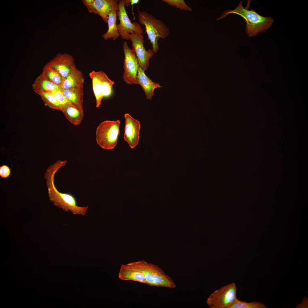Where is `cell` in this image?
<instances>
[{
    "instance_id": "cell-1",
    "label": "cell",
    "mask_w": 308,
    "mask_h": 308,
    "mask_svg": "<svg viewBox=\"0 0 308 308\" xmlns=\"http://www.w3.org/2000/svg\"><path fill=\"white\" fill-rule=\"evenodd\" d=\"M65 160H57L48 167L44 173L49 200L56 206L66 212H71L75 215H84L88 206L82 207L78 206L75 197L72 194L61 193L55 187V175L58 170L67 164Z\"/></svg>"
},
{
    "instance_id": "cell-2",
    "label": "cell",
    "mask_w": 308,
    "mask_h": 308,
    "mask_svg": "<svg viewBox=\"0 0 308 308\" xmlns=\"http://www.w3.org/2000/svg\"><path fill=\"white\" fill-rule=\"evenodd\" d=\"M230 13H234L241 16L246 21V32L249 37L255 36L260 33H264L272 25L274 21L271 17L261 16L252 9L248 10L244 8L242 1L233 10L225 11L217 19H222Z\"/></svg>"
},
{
    "instance_id": "cell-3",
    "label": "cell",
    "mask_w": 308,
    "mask_h": 308,
    "mask_svg": "<svg viewBox=\"0 0 308 308\" xmlns=\"http://www.w3.org/2000/svg\"><path fill=\"white\" fill-rule=\"evenodd\" d=\"M144 275L146 284L149 285L174 289L176 285L171 278L157 265L144 260L129 263Z\"/></svg>"
},
{
    "instance_id": "cell-4",
    "label": "cell",
    "mask_w": 308,
    "mask_h": 308,
    "mask_svg": "<svg viewBox=\"0 0 308 308\" xmlns=\"http://www.w3.org/2000/svg\"><path fill=\"white\" fill-rule=\"evenodd\" d=\"M138 16L139 23L145 27V31L152 45V50L155 53L159 50V39L168 36L169 29L163 21L157 19L153 15L145 11L139 12Z\"/></svg>"
},
{
    "instance_id": "cell-5",
    "label": "cell",
    "mask_w": 308,
    "mask_h": 308,
    "mask_svg": "<svg viewBox=\"0 0 308 308\" xmlns=\"http://www.w3.org/2000/svg\"><path fill=\"white\" fill-rule=\"evenodd\" d=\"M120 121L106 120L101 123L96 131V141L102 148L111 149L114 148L117 143L120 133Z\"/></svg>"
},
{
    "instance_id": "cell-6",
    "label": "cell",
    "mask_w": 308,
    "mask_h": 308,
    "mask_svg": "<svg viewBox=\"0 0 308 308\" xmlns=\"http://www.w3.org/2000/svg\"><path fill=\"white\" fill-rule=\"evenodd\" d=\"M236 284L232 282L221 287L212 293L206 303L211 308H230L238 299Z\"/></svg>"
},
{
    "instance_id": "cell-7",
    "label": "cell",
    "mask_w": 308,
    "mask_h": 308,
    "mask_svg": "<svg viewBox=\"0 0 308 308\" xmlns=\"http://www.w3.org/2000/svg\"><path fill=\"white\" fill-rule=\"evenodd\" d=\"M123 48L124 55L123 80L128 84H138L137 76L139 65L135 52L129 47L126 41L123 42Z\"/></svg>"
},
{
    "instance_id": "cell-8",
    "label": "cell",
    "mask_w": 308,
    "mask_h": 308,
    "mask_svg": "<svg viewBox=\"0 0 308 308\" xmlns=\"http://www.w3.org/2000/svg\"><path fill=\"white\" fill-rule=\"evenodd\" d=\"M124 4V0L118 1V9L117 16L119 23L117 25L119 33L121 38L124 39L130 40L129 34L131 33L142 35L143 30L141 26L138 23L133 21L132 23L127 14Z\"/></svg>"
},
{
    "instance_id": "cell-9",
    "label": "cell",
    "mask_w": 308,
    "mask_h": 308,
    "mask_svg": "<svg viewBox=\"0 0 308 308\" xmlns=\"http://www.w3.org/2000/svg\"><path fill=\"white\" fill-rule=\"evenodd\" d=\"M82 2L89 13L99 15L106 23L110 12L118 9L117 0H82Z\"/></svg>"
},
{
    "instance_id": "cell-10",
    "label": "cell",
    "mask_w": 308,
    "mask_h": 308,
    "mask_svg": "<svg viewBox=\"0 0 308 308\" xmlns=\"http://www.w3.org/2000/svg\"><path fill=\"white\" fill-rule=\"evenodd\" d=\"M129 36L139 66L144 71L147 70L149 67V60L153 57L154 53L153 51L151 49L146 50L144 46V37L142 35L132 32Z\"/></svg>"
},
{
    "instance_id": "cell-11",
    "label": "cell",
    "mask_w": 308,
    "mask_h": 308,
    "mask_svg": "<svg viewBox=\"0 0 308 308\" xmlns=\"http://www.w3.org/2000/svg\"><path fill=\"white\" fill-rule=\"evenodd\" d=\"M46 66L57 72L63 80L77 69L73 56L66 53L57 54Z\"/></svg>"
},
{
    "instance_id": "cell-12",
    "label": "cell",
    "mask_w": 308,
    "mask_h": 308,
    "mask_svg": "<svg viewBox=\"0 0 308 308\" xmlns=\"http://www.w3.org/2000/svg\"><path fill=\"white\" fill-rule=\"evenodd\" d=\"M125 125L123 138L131 149L138 144L140 137V122L128 113L124 114Z\"/></svg>"
},
{
    "instance_id": "cell-13",
    "label": "cell",
    "mask_w": 308,
    "mask_h": 308,
    "mask_svg": "<svg viewBox=\"0 0 308 308\" xmlns=\"http://www.w3.org/2000/svg\"><path fill=\"white\" fill-rule=\"evenodd\" d=\"M118 278L125 281H133L143 283H146L143 273L128 263L121 264L118 273Z\"/></svg>"
},
{
    "instance_id": "cell-14",
    "label": "cell",
    "mask_w": 308,
    "mask_h": 308,
    "mask_svg": "<svg viewBox=\"0 0 308 308\" xmlns=\"http://www.w3.org/2000/svg\"><path fill=\"white\" fill-rule=\"evenodd\" d=\"M61 111L67 120L75 126L80 124L84 116L83 109L70 102L62 105Z\"/></svg>"
},
{
    "instance_id": "cell-15",
    "label": "cell",
    "mask_w": 308,
    "mask_h": 308,
    "mask_svg": "<svg viewBox=\"0 0 308 308\" xmlns=\"http://www.w3.org/2000/svg\"><path fill=\"white\" fill-rule=\"evenodd\" d=\"M144 71L139 66L137 76L138 84L142 87L146 98L151 100L154 95V91L156 88L162 87L160 84L152 81L145 74Z\"/></svg>"
},
{
    "instance_id": "cell-16",
    "label": "cell",
    "mask_w": 308,
    "mask_h": 308,
    "mask_svg": "<svg viewBox=\"0 0 308 308\" xmlns=\"http://www.w3.org/2000/svg\"><path fill=\"white\" fill-rule=\"evenodd\" d=\"M84 82L82 73L77 68L63 80L61 88L67 89L83 86Z\"/></svg>"
},
{
    "instance_id": "cell-17",
    "label": "cell",
    "mask_w": 308,
    "mask_h": 308,
    "mask_svg": "<svg viewBox=\"0 0 308 308\" xmlns=\"http://www.w3.org/2000/svg\"><path fill=\"white\" fill-rule=\"evenodd\" d=\"M83 86L65 89L61 88L63 93L68 102H71L83 109Z\"/></svg>"
},
{
    "instance_id": "cell-18",
    "label": "cell",
    "mask_w": 308,
    "mask_h": 308,
    "mask_svg": "<svg viewBox=\"0 0 308 308\" xmlns=\"http://www.w3.org/2000/svg\"><path fill=\"white\" fill-rule=\"evenodd\" d=\"M117 12V11H112L109 14L107 23L108 30L102 36L105 40L112 38L113 40H115L120 36L116 23Z\"/></svg>"
},
{
    "instance_id": "cell-19",
    "label": "cell",
    "mask_w": 308,
    "mask_h": 308,
    "mask_svg": "<svg viewBox=\"0 0 308 308\" xmlns=\"http://www.w3.org/2000/svg\"><path fill=\"white\" fill-rule=\"evenodd\" d=\"M89 76L92 80L93 90L96 99V107L98 108L100 106L103 98L102 93L100 71L96 72L92 70L89 73Z\"/></svg>"
},
{
    "instance_id": "cell-20",
    "label": "cell",
    "mask_w": 308,
    "mask_h": 308,
    "mask_svg": "<svg viewBox=\"0 0 308 308\" xmlns=\"http://www.w3.org/2000/svg\"><path fill=\"white\" fill-rule=\"evenodd\" d=\"M100 75L102 96L103 97H109L112 94V88L114 82L110 79L103 71H100Z\"/></svg>"
},
{
    "instance_id": "cell-21",
    "label": "cell",
    "mask_w": 308,
    "mask_h": 308,
    "mask_svg": "<svg viewBox=\"0 0 308 308\" xmlns=\"http://www.w3.org/2000/svg\"><path fill=\"white\" fill-rule=\"evenodd\" d=\"M40 95L45 104L51 108L61 110V106L59 104L54 96L50 92L40 91Z\"/></svg>"
},
{
    "instance_id": "cell-22",
    "label": "cell",
    "mask_w": 308,
    "mask_h": 308,
    "mask_svg": "<svg viewBox=\"0 0 308 308\" xmlns=\"http://www.w3.org/2000/svg\"><path fill=\"white\" fill-rule=\"evenodd\" d=\"M266 306L262 303L256 301L246 302L237 299L230 308H266Z\"/></svg>"
},
{
    "instance_id": "cell-23",
    "label": "cell",
    "mask_w": 308,
    "mask_h": 308,
    "mask_svg": "<svg viewBox=\"0 0 308 308\" xmlns=\"http://www.w3.org/2000/svg\"><path fill=\"white\" fill-rule=\"evenodd\" d=\"M45 70L46 78L61 88L63 79L60 75L52 69L46 66Z\"/></svg>"
},
{
    "instance_id": "cell-24",
    "label": "cell",
    "mask_w": 308,
    "mask_h": 308,
    "mask_svg": "<svg viewBox=\"0 0 308 308\" xmlns=\"http://www.w3.org/2000/svg\"><path fill=\"white\" fill-rule=\"evenodd\" d=\"M162 1L171 7H174L181 10L191 12L192 9L187 5L183 0H163Z\"/></svg>"
},
{
    "instance_id": "cell-25",
    "label": "cell",
    "mask_w": 308,
    "mask_h": 308,
    "mask_svg": "<svg viewBox=\"0 0 308 308\" xmlns=\"http://www.w3.org/2000/svg\"><path fill=\"white\" fill-rule=\"evenodd\" d=\"M41 89L44 92H50L55 90H60L61 88L49 80L45 78L43 80L41 84Z\"/></svg>"
},
{
    "instance_id": "cell-26",
    "label": "cell",
    "mask_w": 308,
    "mask_h": 308,
    "mask_svg": "<svg viewBox=\"0 0 308 308\" xmlns=\"http://www.w3.org/2000/svg\"><path fill=\"white\" fill-rule=\"evenodd\" d=\"M50 92L54 96L58 103L61 106L68 102L60 90Z\"/></svg>"
},
{
    "instance_id": "cell-27",
    "label": "cell",
    "mask_w": 308,
    "mask_h": 308,
    "mask_svg": "<svg viewBox=\"0 0 308 308\" xmlns=\"http://www.w3.org/2000/svg\"><path fill=\"white\" fill-rule=\"evenodd\" d=\"M11 174V170L6 165H3L0 167V176L2 178H7Z\"/></svg>"
},
{
    "instance_id": "cell-28",
    "label": "cell",
    "mask_w": 308,
    "mask_h": 308,
    "mask_svg": "<svg viewBox=\"0 0 308 308\" xmlns=\"http://www.w3.org/2000/svg\"><path fill=\"white\" fill-rule=\"evenodd\" d=\"M139 0H130V5H133L139 3Z\"/></svg>"
},
{
    "instance_id": "cell-29",
    "label": "cell",
    "mask_w": 308,
    "mask_h": 308,
    "mask_svg": "<svg viewBox=\"0 0 308 308\" xmlns=\"http://www.w3.org/2000/svg\"><path fill=\"white\" fill-rule=\"evenodd\" d=\"M124 4L125 6L128 7L130 5V0H124Z\"/></svg>"
}]
</instances>
